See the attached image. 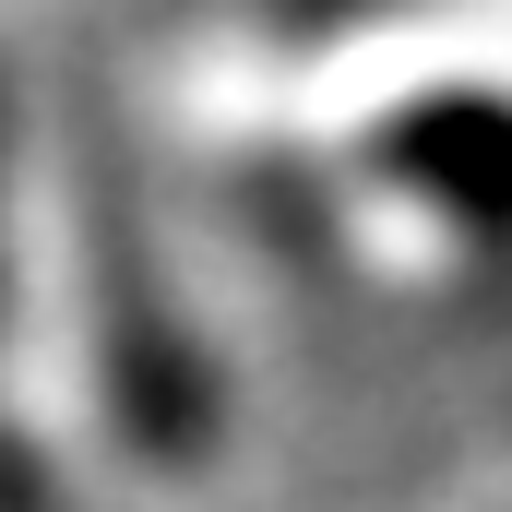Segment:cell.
<instances>
[{"instance_id":"obj_1","label":"cell","mask_w":512,"mask_h":512,"mask_svg":"<svg viewBox=\"0 0 512 512\" xmlns=\"http://www.w3.org/2000/svg\"><path fill=\"white\" fill-rule=\"evenodd\" d=\"M382 179L453 227H512V108L501 96H429L382 120Z\"/></svg>"},{"instance_id":"obj_2","label":"cell","mask_w":512,"mask_h":512,"mask_svg":"<svg viewBox=\"0 0 512 512\" xmlns=\"http://www.w3.org/2000/svg\"><path fill=\"white\" fill-rule=\"evenodd\" d=\"M0 512H84V501H60V489L36 477V453H12V441H0Z\"/></svg>"},{"instance_id":"obj_3","label":"cell","mask_w":512,"mask_h":512,"mask_svg":"<svg viewBox=\"0 0 512 512\" xmlns=\"http://www.w3.org/2000/svg\"><path fill=\"white\" fill-rule=\"evenodd\" d=\"M0 191H12V108H0Z\"/></svg>"}]
</instances>
